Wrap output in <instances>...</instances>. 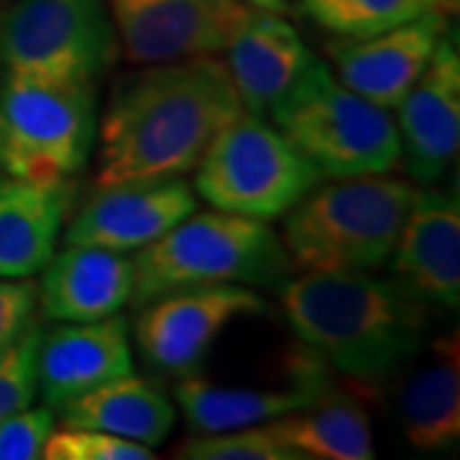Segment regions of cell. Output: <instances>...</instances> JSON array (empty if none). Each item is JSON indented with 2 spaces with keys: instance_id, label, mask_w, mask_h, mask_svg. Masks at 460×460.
I'll list each match as a JSON object with an SVG mask.
<instances>
[{
  "instance_id": "obj_1",
  "label": "cell",
  "mask_w": 460,
  "mask_h": 460,
  "mask_svg": "<svg viewBox=\"0 0 460 460\" xmlns=\"http://www.w3.org/2000/svg\"><path fill=\"white\" fill-rule=\"evenodd\" d=\"M241 113L217 57L144 65L118 83L98 120V187L195 172L215 136Z\"/></svg>"
},
{
  "instance_id": "obj_2",
  "label": "cell",
  "mask_w": 460,
  "mask_h": 460,
  "mask_svg": "<svg viewBox=\"0 0 460 460\" xmlns=\"http://www.w3.org/2000/svg\"><path fill=\"white\" fill-rule=\"evenodd\" d=\"M296 338L358 384H381L425 348L429 307L374 271H305L279 284Z\"/></svg>"
},
{
  "instance_id": "obj_3",
  "label": "cell",
  "mask_w": 460,
  "mask_h": 460,
  "mask_svg": "<svg viewBox=\"0 0 460 460\" xmlns=\"http://www.w3.org/2000/svg\"><path fill=\"white\" fill-rule=\"evenodd\" d=\"M417 190L389 174L320 181L284 215L281 243L302 271H376L394 253Z\"/></svg>"
},
{
  "instance_id": "obj_4",
  "label": "cell",
  "mask_w": 460,
  "mask_h": 460,
  "mask_svg": "<svg viewBox=\"0 0 460 460\" xmlns=\"http://www.w3.org/2000/svg\"><path fill=\"white\" fill-rule=\"evenodd\" d=\"M133 307L190 287H279L295 263L266 220L246 215L190 213L159 241L133 253Z\"/></svg>"
},
{
  "instance_id": "obj_5",
  "label": "cell",
  "mask_w": 460,
  "mask_h": 460,
  "mask_svg": "<svg viewBox=\"0 0 460 460\" xmlns=\"http://www.w3.org/2000/svg\"><path fill=\"white\" fill-rule=\"evenodd\" d=\"M271 120L323 180L389 174L402 159L392 111L345 87L320 59L279 100Z\"/></svg>"
},
{
  "instance_id": "obj_6",
  "label": "cell",
  "mask_w": 460,
  "mask_h": 460,
  "mask_svg": "<svg viewBox=\"0 0 460 460\" xmlns=\"http://www.w3.org/2000/svg\"><path fill=\"white\" fill-rule=\"evenodd\" d=\"M98 141L95 84L3 75L0 169L29 181H69Z\"/></svg>"
},
{
  "instance_id": "obj_7",
  "label": "cell",
  "mask_w": 460,
  "mask_h": 460,
  "mask_svg": "<svg viewBox=\"0 0 460 460\" xmlns=\"http://www.w3.org/2000/svg\"><path fill=\"white\" fill-rule=\"evenodd\" d=\"M325 181L310 159L266 118L241 113L195 166V195L213 210L256 220L284 217Z\"/></svg>"
},
{
  "instance_id": "obj_8",
  "label": "cell",
  "mask_w": 460,
  "mask_h": 460,
  "mask_svg": "<svg viewBox=\"0 0 460 460\" xmlns=\"http://www.w3.org/2000/svg\"><path fill=\"white\" fill-rule=\"evenodd\" d=\"M108 0H16L0 16L8 75L95 84L118 59Z\"/></svg>"
},
{
  "instance_id": "obj_9",
  "label": "cell",
  "mask_w": 460,
  "mask_h": 460,
  "mask_svg": "<svg viewBox=\"0 0 460 460\" xmlns=\"http://www.w3.org/2000/svg\"><path fill=\"white\" fill-rule=\"evenodd\" d=\"M133 338L148 368L162 376H190L205 361L230 323L269 310L266 299L243 284L190 287L144 302Z\"/></svg>"
},
{
  "instance_id": "obj_10",
  "label": "cell",
  "mask_w": 460,
  "mask_h": 460,
  "mask_svg": "<svg viewBox=\"0 0 460 460\" xmlns=\"http://www.w3.org/2000/svg\"><path fill=\"white\" fill-rule=\"evenodd\" d=\"M108 11L133 65L217 57L251 13L243 0H108Z\"/></svg>"
},
{
  "instance_id": "obj_11",
  "label": "cell",
  "mask_w": 460,
  "mask_h": 460,
  "mask_svg": "<svg viewBox=\"0 0 460 460\" xmlns=\"http://www.w3.org/2000/svg\"><path fill=\"white\" fill-rule=\"evenodd\" d=\"M394 111L399 162L411 181L435 187L456 164L460 146V54L453 23Z\"/></svg>"
},
{
  "instance_id": "obj_12",
  "label": "cell",
  "mask_w": 460,
  "mask_h": 460,
  "mask_svg": "<svg viewBox=\"0 0 460 460\" xmlns=\"http://www.w3.org/2000/svg\"><path fill=\"white\" fill-rule=\"evenodd\" d=\"M195 187L181 177L102 184L69 217L65 241L69 246L136 253L195 213Z\"/></svg>"
},
{
  "instance_id": "obj_13",
  "label": "cell",
  "mask_w": 460,
  "mask_h": 460,
  "mask_svg": "<svg viewBox=\"0 0 460 460\" xmlns=\"http://www.w3.org/2000/svg\"><path fill=\"white\" fill-rule=\"evenodd\" d=\"M447 29L450 13H425L371 36L335 39L328 47L332 75L353 93L394 111L425 72Z\"/></svg>"
},
{
  "instance_id": "obj_14",
  "label": "cell",
  "mask_w": 460,
  "mask_h": 460,
  "mask_svg": "<svg viewBox=\"0 0 460 460\" xmlns=\"http://www.w3.org/2000/svg\"><path fill=\"white\" fill-rule=\"evenodd\" d=\"M392 279L428 307L460 305L458 187L417 190L392 253Z\"/></svg>"
},
{
  "instance_id": "obj_15",
  "label": "cell",
  "mask_w": 460,
  "mask_h": 460,
  "mask_svg": "<svg viewBox=\"0 0 460 460\" xmlns=\"http://www.w3.org/2000/svg\"><path fill=\"white\" fill-rule=\"evenodd\" d=\"M36 366L39 392L51 410L105 381L133 374L128 320L118 313L95 323H62L41 332Z\"/></svg>"
},
{
  "instance_id": "obj_16",
  "label": "cell",
  "mask_w": 460,
  "mask_h": 460,
  "mask_svg": "<svg viewBox=\"0 0 460 460\" xmlns=\"http://www.w3.org/2000/svg\"><path fill=\"white\" fill-rule=\"evenodd\" d=\"M314 59L287 18L253 8L226 49V69L241 108L259 118L271 115Z\"/></svg>"
},
{
  "instance_id": "obj_17",
  "label": "cell",
  "mask_w": 460,
  "mask_h": 460,
  "mask_svg": "<svg viewBox=\"0 0 460 460\" xmlns=\"http://www.w3.org/2000/svg\"><path fill=\"white\" fill-rule=\"evenodd\" d=\"M39 274V305L54 323L113 317L131 302L136 281L131 253L69 243Z\"/></svg>"
},
{
  "instance_id": "obj_18",
  "label": "cell",
  "mask_w": 460,
  "mask_h": 460,
  "mask_svg": "<svg viewBox=\"0 0 460 460\" xmlns=\"http://www.w3.org/2000/svg\"><path fill=\"white\" fill-rule=\"evenodd\" d=\"M77 202L75 180L29 181L0 177V277H36L57 253Z\"/></svg>"
},
{
  "instance_id": "obj_19",
  "label": "cell",
  "mask_w": 460,
  "mask_h": 460,
  "mask_svg": "<svg viewBox=\"0 0 460 460\" xmlns=\"http://www.w3.org/2000/svg\"><path fill=\"white\" fill-rule=\"evenodd\" d=\"M314 358L307 368L296 374L289 386L261 389V386H223L208 378L181 376L177 384V404L187 417L190 429L199 432H226V429L263 425L289 411L305 410L314 399L328 392L325 378L317 368Z\"/></svg>"
},
{
  "instance_id": "obj_20",
  "label": "cell",
  "mask_w": 460,
  "mask_h": 460,
  "mask_svg": "<svg viewBox=\"0 0 460 460\" xmlns=\"http://www.w3.org/2000/svg\"><path fill=\"white\" fill-rule=\"evenodd\" d=\"M404 440L417 453H447L460 440L458 332L432 341L425 361L404 378L399 392Z\"/></svg>"
},
{
  "instance_id": "obj_21",
  "label": "cell",
  "mask_w": 460,
  "mask_h": 460,
  "mask_svg": "<svg viewBox=\"0 0 460 460\" xmlns=\"http://www.w3.org/2000/svg\"><path fill=\"white\" fill-rule=\"evenodd\" d=\"M57 414L69 428L102 429L148 447L164 443L177 422L174 404L136 374L100 384L93 392L66 402Z\"/></svg>"
},
{
  "instance_id": "obj_22",
  "label": "cell",
  "mask_w": 460,
  "mask_h": 460,
  "mask_svg": "<svg viewBox=\"0 0 460 460\" xmlns=\"http://www.w3.org/2000/svg\"><path fill=\"white\" fill-rule=\"evenodd\" d=\"M266 425L299 460L374 458V432L368 411L363 402L350 394L325 392L305 410L289 411Z\"/></svg>"
},
{
  "instance_id": "obj_23",
  "label": "cell",
  "mask_w": 460,
  "mask_h": 460,
  "mask_svg": "<svg viewBox=\"0 0 460 460\" xmlns=\"http://www.w3.org/2000/svg\"><path fill=\"white\" fill-rule=\"evenodd\" d=\"M302 16L338 39H361L425 13H456V0H295Z\"/></svg>"
},
{
  "instance_id": "obj_24",
  "label": "cell",
  "mask_w": 460,
  "mask_h": 460,
  "mask_svg": "<svg viewBox=\"0 0 460 460\" xmlns=\"http://www.w3.org/2000/svg\"><path fill=\"white\" fill-rule=\"evenodd\" d=\"M174 456L187 460H299L266 422L226 432H199Z\"/></svg>"
},
{
  "instance_id": "obj_25",
  "label": "cell",
  "mask_w": 460,
  "mask_h": 460,
  "mask_svg": "<svg viewBox=\"0 0 460 460\" xmlns=\"http://www.w3.org/2000/svg\"><path fill=\"white\" fill-rule=\"evenodd\" d=\"M47 460H151L156 458L148 445L133 443L111 432L93 428H54L44 445Z\"/></svg>"
},
{
  "instance_id": "obj_26",
  "label": "cell",
  "mask_w": 460,
  "mask_h": 460,
  "mask_svg": "<svg viewBox=\"0 0 460 460\" xmlns=\"http://www.w3.org/2000/svg\"><path fill=\"white\" fill-rule=\"evenodd\" d=\"M41 325L33 323L16 343L0 353V420L31 407L39 394V341Z\"/></svg>"
},
{
  "instance_id": "obj_27",
  "label": "cell",
  "mask_w": 460,
  "mask_h": 460,
  "mask_svg": "<svg viewBox=\"0 0 460 460\" xmlns=\"http://www.w3.org/2000/svg\"><path fill=\"white\" fill-rule=\"evenodd\" d=\"M57 428V410L26 407L0 420V460L44 458V445Z\"/></svg>"
},
{
  "instance_id": "obj_28",
  "label": "cell",
  "mask_w": 460,
  "mask_h": 460,
  "mask_svg": "<svg viewBox=\"0 0 460 460\" xmlns=\"http://www.w3.org/2000/svg\"><path fill=\"white\" fill-rule=\"evenodd\" d=\"M36 307L39 284L31 277H0V353H5L36 323Z\"/></svg>"
},
{
  "instance_id": "obj_29",
  "label": "cell",
  "mask_w": 460,
  "mask_h": 460,
  "mask_svg": "<svg viewBox=\"0 0 460 460\" xmlns=\"http://www.w3.org/2000/svg\"><path fill=\"white\" fill-rule=\"evenodd\" d=\"M253 11H266V13H287L292 8V0H243Z\"/></svg>"
},
{
  "instance_id": "obj_30",
  "label": "cell",
  "mask_w": 460,
  "mask_h": 460,
  "mask_svg": "<svg viewBox=\"0 0 460 460\" xmlns=\"http://www.w3.org/2000/svg\"><path fill=\"white\" fill-rule=\"evenodd\" d=\"M0 177H3V169H0Z\"/></svg>"
}]
</instances>
